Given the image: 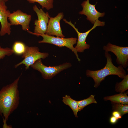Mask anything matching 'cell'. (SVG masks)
<instances>
[{"label": "cell", "instance_id": "6da1fadb", "mask_svg": "<svg viewBox=\"0 0 128 128\" xmlns=\"http://www.w3.org/2000/svg\"><path fill=\"white\" fill-rule=\"evenodd\" d=\"M20 77L0 90V115L3 118L4 127H7L6 122L9 116L17 109L19 104L18 84Z\"/></svg>", "mask_w": 128, "mask_h": 128}, {"label": "cell", "instance_id": "7a4b0ae2", "mask_svg": "<svg viewBox=\"0 0 128 128\" xmlns=\"http://www.w3.org/2000/svg\"><path fill=\"white\" fill-rule=\"evenodd\" d=\"M105 53L107 62L103 68L97 70L87 69L86 71V76L93 79L94 82V87L95 88H97L107 76L115 75L121 78H123L126 75V71L122 65H119L116 67L114 65L112 62L111 55L108 52L105 51Z\"/></svg>", "mask_w": 128, "mask_h": 128}, {"label": "cell", "instance_id": "3957f363", "mask_svg": "<svg viewBox=\"0 0 128 128\" xmlns=\"http://www.w3.org/2000/svg\"><path fill=\"white\" fill-rule=\"evenodd\" d=\"M71 66V64L68 62L59 65L47 66L42 63L41 59L37 60L31 66L34 69L40 72L45 79H50L61 71Z\"/></svg>", "mask_w": 128, "mask_h": 128}, {"label": "cell", "instance_id": "277c9868", "mask_svg": "<svg viewBox=\"0 0 128 128\" xmlns=\"http://www.w3.org/2000/svg\"><path fill=\"white\" fill-rule=\"evenodd\" d=\"M40 36H42L43 39L42 40L39 41V43L50 44L59 47H66L73 52L78 61H81L79 57L78 52L73 46L76 43L78 40L77 38H65L58 37H55L54 36H49L46 34L41 35Z\"/></svg>", "mask_w": 128, "mask_h": 128}, {"label": "cell", "instance_id": "5b68a950", "mask_svg": "<svg viewBox=\"0 0 128 128\" xmlns=\"http://www.w3.org/2000/svg\"><path fill=\"white\" fill-rule=\"evenodd\" d=\"M48 53L41 52L39 51V48L36 46H27L26 51L22 55L23 58L20 62L15 64L16 68L19 65L23 64L25 65L26 70L28 69L30 66L33 64L38 60L44 59L49 56Z\"/></svg>", "mask_w": 128, "mask_h": 128}, {"label": "cell", "instance_id": "8992f818", "mask_svg": "<svg viewBox=\"0 0 128 128\" xmlns=\"http://www.w3.org/2000/svg\"><path fill=\"white\" fill-rule=\"evenodd\" d=\"M33 9L36 13L38 19L35 21V26L33 32L29 31L28 32L30 33L39 37L40 35L46 33L50 17L48 12H45L42 8L39 9L36 5L33 6Z\"/></svg>", "mask_w": 128, "mask_h": 128}, {"label": "cell", "instance_id": "52a82bcc", "mask_svg": "<svg viewBox=\"0 0 128 128\" xmlns=\"http://www.w3.org/2000/svg\"><path fill=\"white\" fill-rule=\"evenodd\" d=\"M63 20L65 23L72 27L77 32L78 35V39L77 45L74 48L77 52H82L84 50L90 48V45L86 43V40L90 32L97 26H102L105 25L104 22L101 21L98 19L95 22L93 26L91 29L85 32L81 33L78 31V29L76 28L74 25L71 21H68L65 19H63Z\"/></svg>", "mask_w": 128, "mask_h": 128}, {"label": "cell", "instance_id": "ba28073f", "mask_svg": "<svg viewBox=\"0 0 128 128\" xmlns=\"http://www.w3.org/2000/svg\"><path fill=\"white\" fill-rule=\"evenodd\" d=\"M103 49L107 52H111L117 57L116 61L118 64L126 68L128 66V47L117 46L109 43L104 46Z\"/></svg>", "mask_w": 128, "mask_h": 128}, {"label": "cell", "instance_id": "9c48e42d", "mask_svg": "<svg viewBox=\"0 0 128 128\" xmlns=\"http://www.w3.org/2000/svg\"><path fill=\"white\" fill-rule=\"evenodd\" d=\"M31 18V15L18 9L10 13L8 19L11 25H20L23 30L28 31L30 29L29 24Z\"/></svg>", "mask_w": 128, "mask_h": 128}, {"label": "cell", "instance_id": "30bf717a", "mask_svg": "<svg viewBox=\"0 0 128 128\" xmlns=\"http://www.w3.org/2000/svg\"><path fill=\"white\" fill-rule=\"evenodd\" d=\"M81 5L83 9L82 11L79 12V14L86 15L87 20L92 24H94L99 17H103L105 15V13H101L96 10L95 8L96 4H90L89 0L84 1Z\"/></svg>", "mask_w": 128, "mask_h": 128}, {"label": "cell", "instance_id": "8fae6325", "mask_svg": "<svg viewBox=\"0 0 128 128\" xmlns=\"http://www.w3.org/2000/svg\"><path fill=\"white\" fill-rule=\"evenodd\" d=\"M64 16L62 12L59 13L54 17H50L49 20L47 32L46 34L50 36L64 38L60 25V21Z\"/></svg>", "mask_w": 128, "mask_h": 128}, {"label": "cell", "instance_id": "7c38bea8", "mask_svg": "<svg viewBox=\"0 0 128 128\" xmlns=\"http://www.w3.org/2000/svg\"><path fill=\"white\" fill-rule=\"evenodd\" d=\"M5 2L4 1H0V22L1 24L0 35L1 36L7 34L9 35L11 33V25L8 20L10 13L7 9Z\"/></svg>", "mask_w": 128, "mask_h": 128}, {"label": "cell", "instance_id": "4fadbf2b", "mask_svg": "<svg viewBox=\"0 0 128 128\" xmlns=\"http://www.w3.org/2000/svg\"><path fill=\"white\" fill-rule=\"evenodd\" d=\"M127 94V92L120 93L111 96L105 97L103 99L105 101H110L112 102L128 105V96Z\"/></svg>", "mask_w": 128, "mask_h": 128}, {"label": "cell", "instance_id": "5bb4252c", "mask_svg": "<svg viewBox=\"0 0 128 128\" xmlns=\"http://www.w3.org/2000/svg\"><path fill=\"white\" fill-rule=\"evenodd\" d=\"M62 101L64 104L69 106L73 110L75 117L78 118L79 107L77 101L73 99L69 96L66 95L63 97Z\"/></svg>", "mask_w": 128, "mask_h": 128}, {"label": "cell", "instance_id": "9a60e30c", "mask_svg": "<svg viewBox=\"0 0 128 128\" xmlns=\"http://www.w3.org/2000/svg\"><path fill=\"white\" fill-rule=\"evenodd\" d=\"M27 46L23 42L16 41L13 44L12 49L14 53L17 55H22L25 52Z\"/></svg>", "mask_w": 128, "mask_h": 128}, {"label": "cell", "instance_id": "2e32d148", "mask_svg": "<svg viewBox=\"0 0 128 128\" xmlns=\"http://www.w3.org/2000/svg\"><path fill=\"white\" fill-rule=\"evenodd\" d=\"M121 82L117 83L115 87L116 91L122 93L124 92L128 89V75H126Z\"/></svg>", "mask_w": 128, "mask_h": 128}, {"label": "cell", "instance_id": "e0dca14e", "mask_svg": "<svg viewBox=\"0 0 128 128\" xmlns=\"http://www.w3.org/2000/svg\"><path fill=\"white\" fill-rule=\"evenodd\" d=\"M94 97V95H91L87 99L80 101H77L79 107V111L82 110L84 107L90 104L93 103L96 104L97 102Z\"/></svg>", "mask_w": 128, "mask_h": 128}, {"label": "cell", "instance_id": "ac0fdd59", "mask_svg": "<svg viewBox=\"0 0 128 128\" xmlns=\"http://www.w3.org/2000/svg\"><path fill=\"white\" fill-rule=\"evenodd\" d=\"M29 3H38L42 7V9L45 8L47 10L52 9L53 7L54 0H27Z\"/></svg>", "mask_w": 128, "mask_h": 128}, {"label": "cell", "instance_id": "d6986e66", "mask_svg": "<svg viewBox=\"0 0 128 128\" xmlns=\"http://www.w3.org/2000/svg\"><path fill=\"white\" fill-rule=\"evenodd\" d=\"M112 109L119 112L122 116L128 112V105L122 104L112 102Z\"/></svg>", "mask_w": 128, "mask_h": 128}, {"label": "cell", "instance_id": "ffe728a7", "mask_svg": "<svg viewBox=\"0 0 128 128\" xmlns=\"http://www.w3.org/2000/svg\"><path fill=\"white\" fill-rule=\"evenodd\" d=\"M12 49L8 48H2L0 46V59H3L6 56H9L14 53Z\"/></svg>", "mask_w": 128, "mask_h": 128}, {"label": "cell", "instance_id": "44dd1931", "mask_svg": "<svg viewBox=\"0 0 128 128\" xmlns=\"http://www.w3.org/2000/svg\"><path fill=\"white\" fill-rule=\"evenodd\" d=\"M112 115L118 120L121 119L122 117V116L120 113L116 110H114L112 113Z\"/></svg>", "mask_w": 128, "mask_h": 128}, {"label": "cell", "instance_id": "7402d4cb", "mask_svg": "<svg viewBox=\"0 0 128 128\" xmlns=\"http://www.w3.org/2000/svg\"><path fill=\"white\" fill-rule=\"evenodd\" d=\"M118 119L112 116H111L110 119V123L112 124H114L116 123Z\"/></svg>", "mask_w": 128, "mask_h": 128}, {"label": "cell", "instance_id": "603a6c76", "mask_svg": "<svg viewBox=\"0 0 128 128\" xmlns=\"http://www.w3.org/2000/svg\"><path fill=\"white\" fill-rule=\"evenodd\" d=\"M8 0H0V1H5V2H6Z\"/></svg>", "mask_w": 128, "mask_h": 128}]
</instances>
